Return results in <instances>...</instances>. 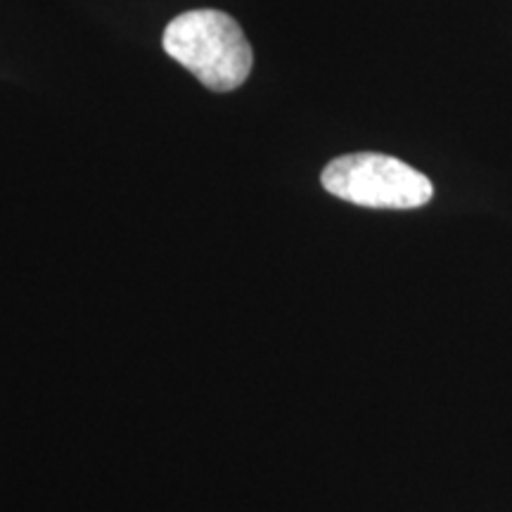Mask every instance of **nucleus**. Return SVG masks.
Instances as JSON below:
<instances>
[{"label":"nucleus","mask_w":512,"mask_h":512,"mask_svg":"<svg viewBox=\"0 0 512 512\" xmlns=\"http://www.w3.org/2000/svg\"><path fill=\"white\" fill-rule=\"evenodd\" d=\"M162 43L166 53L216 93L235 91L252 72V46L226 12H183L166 27Z\"/></svg>","instance_id":"1"},{"label":"nucleus","mask_w":512,"mask_h":512,"mask_svg":"<svg viewBox=\"0 0 512 512\" xmlns=\"http://www.w3.org/2000/svg\"><path fill=\"white\" fill-rule=\"evenodd\" d=\"M323 188L330 195L370 209H415L432 200L430 178L401 159L354 152L325 166Z\"/></svg>","instance_id":"2"}]
</instances>
